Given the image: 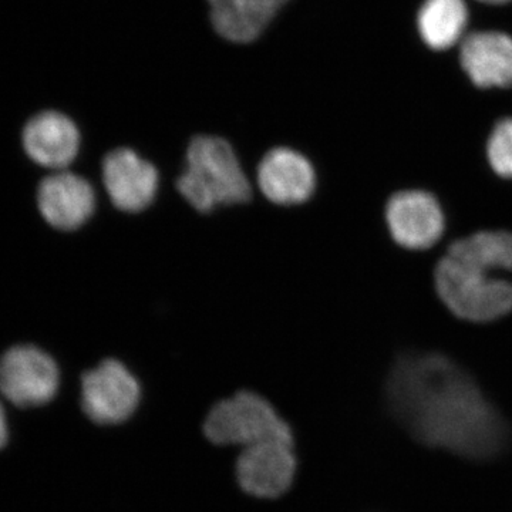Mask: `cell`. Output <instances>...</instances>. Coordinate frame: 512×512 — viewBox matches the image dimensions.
Masks as SVG:
<instances>
[{"instance_id": "cell-1", "label": "cell", "mask_w": 512, "mask_h": 512, "mask_svg": "<svg viewBox=\"0 0 512 512\" xmlns=\"http://www.w3.org/2000/svg\"><path fill=\"white\" fill-rule=\"evenodd\" d=\"M394 419L426 446L485 460L508 441L503 416L474 376L440 350H400L386 379Z\"/></svg>"}, {"instance_id": "cell-2", "label": "cell", "mask_w": 512, "mask_h": 512, "mask_svg": "<svg viewBox=\"0 0 512 512\" xmlns=\"http://www.w3.org/2000/svg\"><path fill=\"white\" fill-rule=\"evenodd\" d=\"M177 190L194 210L207 214L221 205L248 202L252 188L234 148L225 138L197 136L188 144Z\"/></svg>"}, {"instance_id": "cell-3", "label": "cell", "mask_w": 512, "mask_h": 512, "mask_svg": "<svg viewBox=\"0 0 512 512\" xmlns=\"http://www.w3.org/2000/svg\"><path fill=\"white\" fill-rule=\"evenodd\" d=\"M434 292L454 319L493 325L512 315V278L488 274L444 254L433 269Z\"/></svg>"}, {"instance_id": "cell-4", "label": "cell", "mask_w": 512, "mask_h": 512, "mask_svg": "<svg viewBox=\"0 0 512 512\" xmlns=\"http://www.w3.org/2000/svg\"><path fill=\"white\" fill-rule=\"evenodd\" d=\"M387 234L397 248L427 254L447 239L448 218L436 192L412 187L394 191L383 210Z\"/></svg>"}, {"instance_id": "cell-5", "label": "cell", "mask_w": 512, "mask_h": 512, "mask_svg": "<svg viewBox=\"0 0 512 512\" xmlns=\"http://www.w3.org/2000/svg\"><path fill=\"white\" fill-rule=\"evenodd\" d=\"M205 434L215 444L244 446L265 441L293 443L292 431L272 404L252 392H239L222 400L207 416Z\"/></svg>"}, {"instance_id": "cell-6", "label": "cell", "mask_w": 512, "mask_h": 512, "mask_svg": "<svg viewBox=\"0 0 512 512\" xmlns=\"http://www.w3.org/2000/svg\"><path fill=\"white\" fill-rule=\"evenodd\" d=\"M55 360L32 345L13 346L0 357V392L19 407L42 406L56 396Z\"/></svg>"}, {"instance_id": "cell-7", "label": "cell", "mask_w": 512, "mask_h": 512, "mask_svg": "<svg viewBox=\"0 0 512 512\" xmlns=\"http://www.w3.org/2000/svg\"><path fill=\"white\" fill-rule=\"evenodd\" d=\"M140 394L136 376L119 360H104L96 369L83 375V410L96 423L126 421L136 412Z\"/></svg>"}, {"instance_id": "cell-8", "label": "cell", "mask_w": 512, "mask_h": 512, "mask_svg": "<svg viewBox=\"0 0 512 512\" xmlns=\"http://www.w3.org/2000/svg\"><path fill=\"white\" fill-rule=\"evenodd\" d=\"M103 183L114 207L136 214L153 204L160 177L150 161L131 148L121 147L104 157Z\"/></svg>"}, {"instance_id": "cell-9", "label": "cell", "mask_w": 512, "mask_h": 512, "mask_svg": "<svg viewBox=\"0 0 512 512\" xmlns=\"http://www.w3.org/2000/svg\"><path fill=\"white\" fill-rule=\"evenodd\" d=\"M259 190L276 205H299L311 200L318 175L308 157L289 147L265 154L256 170Z\"/></svg>"}, {"instance_id": "cell-10", "label": "cell", "mask_w": 512, "mask_h": 512, "mask_svg": "<svg viewBox=\"0 0 512 512\" xmlns=\"http://www.w3.org/2000/svg\"><path fill=\"white\" fill-rule=\"evenodd\" d=\"M37 207L47 224L60 231H74L92 218L96 192L80 175L60 170L37 188Z\"/></svg>"}, {"instance_id": "cell-11", "label": "cell", "mask_w": 512, "mask_h": 512, "mask_svg": "<svg viewBox=\"0 0 512 512\" xmlns=\"http://www.w3.org/2000/svg\"><path fill=\"white\" fill-rule=\"evenodd\" d=\"M293 443L265 441L244 448L237 464L239 484L247 493L261 498H274L291 487L296 460Z\"/></svg>"}, {"instance_id": "cell-12", "label": "cell", "mask_w": 512, "mask_h": 512, "mask_svg": "<svg viewBox=\"0 0 512 512\" xmlns=\"http://www.w3.org/2000/svg\"><path fill=\"white\" fill-rule=\"evenodd\" d=\"M23 148L35 163L53 171L66 170L80 150L76 123L59 111H42L26 123Z\"/></svg>"}, {"instance_id": "cell-13", "label": "cell", "mask_w": 512, "mask_h": 512, "mask_svg": "<svg viewBox=\"0 0 512 512\" xmlns=\"http://www.w3.org/2000/svg\"><path fill=\"white\" fill-rule=\"evenodd\" d=\"M460 62L478 89L512 87V37L501 32H476L464 37Z\"/></svg>"}, {"instance_id": "cell-14", "label": "cell", "mask_w": 512, "mask_h": 512, "mask_svg": "<svg viewBox=\"0 0 512 512\" xmlns=\"http://www.w3.org/2000/svg\"><path fill=\"white\" fill-rule=\"evenodd\" d=\"M218 35L234 43H251L262 35L289 0H208Z\"/></svg>"}, {"instance_id": "cell-15", "label": "cell", "mask_w": 512, "mask_h": 512, "mask_svg": "<svg viewBox=\"0 0 512 512\" xmlns=\"http://www.w3.org/2000/svg\"><path fill=\"white\" fill-rule=\"evenodd\" d=\"M444 254L488 274L512 275V231L507 228H483L451 239Z\"/></svg>"}, {"instance_id": "cell-16", "label": "cell", "mask_w": 512, "mask_h": 512, "mask_svg": "<svg viewBox=\"0 0 512 512\" xmlns=\"http://www.w3.org/2000/svg\"><path fill=\"white\" fill-rule=\"evenodd\" d=\"M467 22L464 0H426L417 18L421 39L433 50H447L463 42Z\"/></svg>"}, {"instance_id": "cell-17", "label": "cell", "mask_w": 512, "mask_h": 512, "mask_svg": "<svg viewBox=\"0 0 512 512\" xmlns=\"http://www.w3.org/2000/svg\"><path fill=\"white\" fill-rule=\"evenodd\" d=\"M488 168L498 180L512 183V117L495 121L484 144Z\"/></svg>"}, {"instance_id": "cell-18", "label": "cell", "mask_w": 512, "mask_h": 512, "mask_svg": "<svg viewBox=\"0 0 512 512\" xmlns=\"http://www.w3.org/2000/svg\"><path fill=\"white\" fill-rule=\"evenodd\" d=\"M8 443V424H6L5 412H3L2 404H0V448Z\"/></svg>"}, {"instance_id": "cell-19", "label": "cell", "mask_w": 512, "mask_h": 512, "mask_svg": "<svg viewBox=\"0 0 512 512\" xmlns=\"http://www.w3.org/2000/svg\"><path fill=\"white\" fill-rule=\"evenodd\" d=\"M480 2L491 3V5H501V3L510 2V0H480Z\"/></svg>"}]
</instances>
